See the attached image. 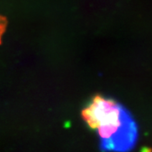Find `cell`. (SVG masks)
<instances>
[{"mask_svg":"<svg viewBox=\"0 0 152 152\" xmlns=\"http://www.w3.org/2000/svg\"><path fill=\"white\" fill-rule=\"evenodd\" d=\"M82 116L91 129L97 130L102 151L127 152L138 138V128L128 110L99 95L94 96Z\"/></svg>","mask_w":152,"mask_h":152,"instance_id":"cell-1","label":"cell"},{"mask_svg":"<svg viewBox=\"0 0 152 152\" xmlns=\"http://www.w3.org/2000/svg\"><path fill=\"white\" fill-rule=\"evenodd\" d=\"M6 27V21L4 18L0 17V40L2 37V35L4 33Z\"/></svg>","mask_w":152,"mask_h":152,"instance_id":"cell-2","label":"cell"},{"mask_svg":"<svg viewBox=\"0 0 152 152\" xmlns=\"http://www.w3.org/2000/svg\"><path fill=\"white\" fill-rule=\"evenodd\" d=\"M141 152H152V151L151 150L150 148H144L141 151Z\"/></svg>","mask_w":152,"mask_h":152,"instance_id":"cell-3","label":"cell"}]
</instances>
